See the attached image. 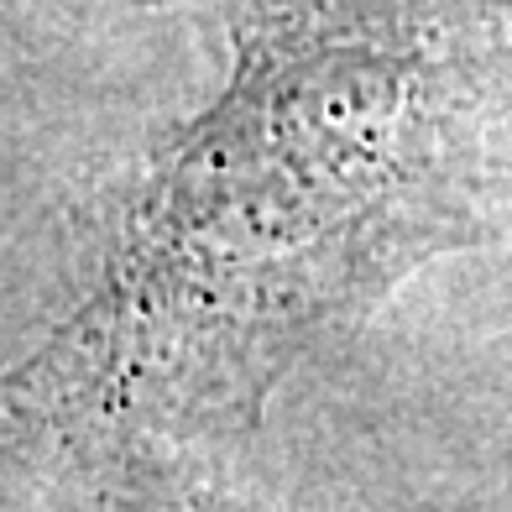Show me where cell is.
<instances>
[{
  "label": "cell",
  "mask_w": 512,
  "mask_h": 512,
  "mask_svg": "<svg viewBox=\"0 0 512 512\" xmlns=\"http://www.w3.org/2000/svg\"><path fill=\"white\" fill-rule=\"evenodd\" d=\"M236 42L100 293L11 377L32 429L110 450L251 429L335 319L445 246L455 105L398 21L298 0Z\"/></svg>",
  "instance_id": "obj_1"
}]
</instances>
